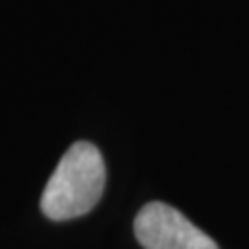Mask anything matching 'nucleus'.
I'll return each instance as SVG.
<instances>
[{"mask_svg": "<svg viewBox=\"0 0 249 249\" xmlns=\"http://www.w3.org/2000/svg\"><path fill=\"white\" fill-rule=\"evenodd\" d=\"M104 185L106 166L98 147L88 142L73 143L42 193V212L60 222L79 218L100 201Z\"/></svg>", "mask_w": 249, "mask_h": 249, "instance_id": "f257e3e1", "label": "nucleus"}, {"mask_svg": "<svg viewBox=\"0 0 249 249\" xmlns=\"http://www.w3.org/2000/svg\"><path fill=\"white\" fill-rule=\"evenodd\" d=\"M133 229L143 249H218L214 241L178 210L160 201L139 210Z\"/></svg>", "mask_w": 249, "mask_h": 249, "instance_id": "f03ea898", "label": "nucleus"}]
</instances>
